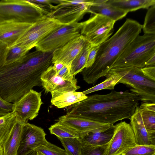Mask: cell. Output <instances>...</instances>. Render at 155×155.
Instances as JSON below:
<instances>
[{"mask_svg": "<svg viewBox=\"0 0 155 155\" xmlns=\"http://www.w3.org/2000/svg\"><path fill=\"white\" fill-rule=\"evenodd\" d=\"M93 46L87 41L82 49L72 61L70 71L74 77L85 68L89 53Z\"/></svg>", "mask_w": 155, "mask_h": 155, "instance_id": "25", "label": "cell"}, {"mask_svg": "<svg viewBox=\"0 0 155 155\" xmlns=\"http://www.w3.org/2000/svg\"><path fill=\"white\" fill-rule=\"evenodd\" d=\"M68 155H82V145L79 138H58Z\"/></svg>", "mask_w": 155, "mask_h": 155, "instance_id": "28", "label": "cell"}, {"mask_svg": "<svg viewBox=\"0 0 155 155\" xmlns=\"http://www.w3.org/2000/svg\"><path fill=\"white\" fill-rule=\"evenodd\" d=\"M29 3L45 16L49 17L53 11L54 6L51 0H28Z\"/></svg>", "mask_w": 155, "mask_h": 155, "instance_id": "33", "label": "cell"}, {"mask_svg": "<svg viewBox=\"0 0 155 155\" xmlns=\"http://www.w3.org/2000/svg\"><path fill=\"white\" fill-rule=\"evenodd\" d=\"M43 129L27 123L22 124L18 155H22L46 145L48 141Z\"/></svg>", "mask_w": 155, "mask_h": 155, "instance_id": "14", "label": "cell"}, {"mask_svg": "<svg viewBox=\"0 0 155 155\" xmlns=\"http://www.w3.org/2000/svg\"><path fill=\"white\" fill-rule=\"evenodd\" d=\"M88 96L82 92L70 91L60 94L51 98V104L58 108L69 107L86 99Z\"/></svg>", "mask_w": 155, "mask_h": 155, "instance_id": "22", "label": "cell"}, {"mask_svg": "<svg viewBox=\"0 0 155 155\" xmlns=\"http://www.w3.org/2000/svg\"><path fill=\"white\" fill-rule=\"evenodd\" d=\"M139 107L141 109L155 112V103L142 102Z\"/></svg>", "mask_w": 155, "mask_h": 155, "instance_id": "41", "label": "cell"}, {"mask_svg": "<svg viewBox=\"0 0 155 155\" xmlns=\"http://www.w3.org/2000/svg\"><path fill=\"white\" fill-rule=\"evenodd\" d=\"M140 109L142 120L146 130L150 134H155V112Z\"/></svg>", "mask_w": 155, "mask_h": 155, "instance_id": "32", "label": "cell"}, {"mask_svg": "<svg viewBox=\"0 0 155 155\" xmlns=\"http://www.w3.org/2000/svg\"><path fill=\"white\" fill-rule=\"evenodd\" d=\"M70 65H64L57 73L58 75L65 81H72L75 79L71 73Z\"/></svg>", "mask_w": 155, "mask_h": 155, "instance_id": "36", "label": "cell"}, {"mask_svg": "<svg viewBox=\"0 0 155 155\" xmlns=\"http://www.w3.org/2000/svg\"><path fill=\"white\" fill-rule=\"evenodd\" d=\"M22 124L17 121L10 136L2 146L3 155H18Z\"/></svg>", "mask_w": 155, "mask_h": 155, "instance_id": "23", "label": "cell"}, {"mask_svg": "<svg viewBox=\"0 0 155 155\" xmlns=\"http://www.w3.org/2000/svg\"><path fill=\"white\" fill-rule=\"evenodd\" d=\"M155 66V55L150 58L146 62L145 67Z\"/></svg>", "mask_w": 155, "mask_h": 155, "instance_id": "42", "label": "cell"}, {"mask_svg": "<svg viewBox=\"0 0 155 155\" xmlns=\"http://www.w3.org/2000/svg\"><path fill=\"white\" fill-rule=\"evenodd\" d=\"M142 29V25L138 22L127 19L114 35L99 45L94 64L81 72L84 80L88 84H94L105 76Z\"/></svg>", "mask_w": 155, "mask_h": 155, "instance_id": "3", "label": "cell"}, {"mask_svg": "<svg viewBox=\"0 0 155 155\" xmlns=\"http://www.w3.org/2000/svg\"><path fill=\"white\" fill-rule=\"evenodd\" d=\"M81 22L63 25L40 41L35 46L36 50L54 51L81 35Z\"/></svg>", "mask_w": 155, "mask_h": 155, "instance_id": "10", "label": "cell"}, {"mask_svg": "<svg viewBox=\"0 0 155 155\" xmlns=\"http://www.w3.org/2000/svg\"><path fill=\"white\" fill-rule=\"evenodd\" d=\"M29 50L22 46H12L8 49L5 64H10L20 60L27 54Z\"/></svg>", "mask_w": 155, "mask_h": 155, "instance_id": "29", "label": "cell"}, {"mask_svg": "<svg viewBox=\"0 0 155 155\" xmlns=\"http://www.w3.org/2000/svg\"><path fill=\"white\" fill-rule=\"evenodd\" d=\"M33 24L14 22L0 23V42L12 46Z\"/></svg>", "mask_w": 155, "mask_h": 155, "instance_id": "17", "label": "cell"}, {"mask_svg": "<svg viewBox=\"0 0 155 155\" xmlns=\"http://www.w3.org/2000/svg\"><path fill=\"white\" fill-rule=\"evenodd\" d=\"M53 51L36 50L0 67V96L14 103L35 86H42L41 76L52 64Z\"/></svg>", "mask_w": 155, "mask_h": 155, "instance_id": "1", "label": "cell"}, {"mask_svg": "<svg viewBox=\"0 0 155 155\" xmlns=\"http://www.w3.org/2000/svg\"><path fill=\"white\" fill-rule=\"evenodd\" d=\"M51 134L56 136L58 138H80V135L75 131L57 122L48 128Z\"/></svg>", "mask_w": 155, "mask_h": 155, "instance_id": "27", "label": "cell"}, {"mask_svg": "<svg viewBox=\"0 0 155 155\" xmlns=\"http://www.w3.org/2000/svg\"></svg>", "mask_w": 155, "mask_h": 155, "instance_id": "48", "label": "cell"}, {"mask_svg": "<svg viewBox=\"0 0 155 155\" xmlns=\"http://www.w3.org/2000/svg\"><path fill=\"white\" fill-rule=\"evenodd\" d=\"M45 155H67L65 150L49 142L36 149Z\"/></svg>", "mask_w": 155, "mask_h": 155, "instance_id": "34", "label": "cell"}, {"mask_svg": "<svg viewBox=\"0 0 155 155\" xmlns=\"http://www.w3.org/2000/svg\"><path fill=\"white\" fill-rule=\"evenodd\" d=\"M107 2L115 8L128 13L141 8L148 9L155 5V0H107Z\"/></svg>", "mask_w": 155, "mask_h": 155, "instance_id": "21", "label": "cell"}, {"mask_svg": "<svg viewBox=\"0 0 155 155\" xmlns=\"http://www.w3.org/2000/svg\"><path fill=\"white\" fill-rule=\"evenodd\" d=\"M114 127L113 136L103 155H122L137 145L130 124L121 121L114 125Z\"/></svg>", "mask_w": 155, "mask_h": 155, "instance_id": "11", "label": "cell"}, {"mask_svg": "<svg viewBox=\"0 0 155 155\" xmlns=\"http://www.w3.org/2000/svg\"><path fill=\"white\" fill-rule=\"evenodd\" d=\"M107 0H93L90 12L106 16L115 22L125 17L128 12L115 8L107 2Z\"/></svg>", "mask_w": 155, "mask_h": 155, "instance_id": "19", "label": "cell"}, {"mask_svg": "<svg viewBox=\"0 0 155 155\" xmlns=\"http://www.w3.org/2000/svg\"><path fill=\"white\" fill-rule=\"evenodd\" d=\"M93 0H51V3L58 4L54 6V10L49 17L53 18L63 25H68L78 21L87 12Z\"/></svg>", "mask_w": 155, "mask_h": 155, "instance_id": "8", "label": "cell"}, {"mask_svg": "<svg viewBox=\"0 0 155 155\" xmlns=\"http://www.w3.org/2000/svg\"><path fill=\"white\" fill-rule=\"evenodd\" d=\"M141 98L138 94L128 91L94 94L68 107L66 114L114 125L118 121L130 119Z\"/></svg>", "mask_w": 155, "mask_h": 155, "instance_id": "2", "label": "cell"}, {"mask_svg": "<svg viewBox=\"0 0 155 155\" xmlns=\"http://www.w3.org/2000/svg\"><path fill=\"white\" fill-rule=\"evenodd\" d=\"M105 77L106 78L103 82L82 92L86 95L101 90H113L120 79V76L117 73L111 70Z\"/></svg>", "mask_w": 155, "mask_h": 155, "instance_id": "26", "label": "cell"}, {"mask_svg": "<svg viewBox=\"0 0 155 155\" xmlns=\"http://www.w3.org/2000/svg\"><path fill=\"white\" fill-rule=\"evenodd\" d=\"M86 41L84 37L81 34L56 49L53 52L52 64L61 63L65 65H70L73 60L82 49Z\"/></svg>", "mask_w": 155, "mask_h": 155, "instance_id": "16", "label": "cell"}, {"mask_svg": "<svg viewBox=\"0 0 155 155\" xmlns=\"http://www.w3.org/2000/svg\"><path fill=\"white\" fill-rule=\"evenodd\" d=\"M55 120L75 131L80 137L90 132L105 130L114 125L99 123L76 115L66 114L59 117Z\"/></svg>", "mask_w": 155, "mask_h": 155, "instance_id": "15", "label": "cell"}, {"mask_svg": "<svg viewBox=\"0 0 155 155\" xmlns=\"http://www.w3.org/2000/svg\"><path fill=\"white\" fill-rule=\"evenodd\" d=\"M8 49L7 45L0 42V67L5 64Z\"/></svg>", "mask_w": 155, "mask_h": 155, "instance_id": "39", "label": "cell"}, {"mask_svg": "<svg viewBox=\"0 0 155 155\" xmlns=\"http://www.w3.org/2000/svg\"><path fill=\"white\" fill-rule=\"evenodd\" d=\"M62 25L57 20L44 15L34 23L12 46H22L30 50L35 47L40 41Z\"/></svg>", "mask_w": 155, "mask_h": 155, "instance_id": "9", "label": "cell"}, {"mask_svg": "<svg viewBox=\"0 0 155 155\" xmlns=\"http://www.w3.org/2000/svg\"><path fill=\"white\" fill-rule=\"evenodd\" d=\"M0 155H3V149L2 146L0 144Z\"/></svg>", "mask_w": 155, "mask_h": 155, "instance_id": "45", "label": "cell"}, {"mask_svg": "<svg viewBox=\"0 0 155 155\" xmlns=\"http://www.w3.org/2000/svg\"><path fill=\"white\" fill-rule=\"evenodd\" d=\"M114 126L105 130L90 132L81 136L79 139L82 145L99 146L107 144L113 135Z\"/></svg>", "mask_w": 155, "mask_h": 155, "instance_id": "20", "label": "cell"}, {"mask_svg": "<svg viewBox=\"0 0 155 155\" xmlns=\"http://www.w3.org/2000/svg\"><path fill=\"white\" fill-rule=\"evenodd\" d=\"M36 155H45L40 152L36 150Z\"/></svg>", "mask_w": 155, "mask_h": 155, "instance_id": "46", "label": "cell"}, {"mask_svg": "<svg viewBox=\"0 0 155 155\" xmlns=\"http://www.w3.org/2000/svg\"><path fill=\"white\" fill-rule=\"evenodd\" d=\"M41 92L31 89L13 104V111L17 121L22 124L32 120L38 115L41 105Z\"/></svg>", "mask_w": 155, "mask_h": 155, "instance_id": "12", "label": "cell"}, {"mask_svg": "<svg viewBox=\"0 0 155 155\" xmlns=\"http://www.w3.org/2000/svg\"><path fill=\"white\" fill-rule=\"evenodd\" d=\"M13 104L5 101L0 96V110L6 113L12 111Z\"/></svg>", "mask_w": 155, "mask_h": 155, "instance_id": "40", "label": "cell"}, {"mask_svg": "<svg viewBox=\"0 0 155 155\" xmlns=\"http://www.w3.org/2000/svg\"><path fill=\"white\" fill-rule=\"evenodd\" d=\"M41 79L42 86L45 93L50 92L51 98L63 93L76 91L80 88L77 84V79L71 81L64 80L58 75L53 65L43 73Z\"/></svg>", "mask_w": 155, "mask_h": 155, "instance_id": "13", "label": "cell"}, {"mask_svg": "<svg viewBox=\"0 0 155 155\" xmlns=\"http://www.w3.org/2000/svg\"><path fill=\"white\" fill-rule=\"evenodd\" d=\"M44 16L28 0L0 1V23L7 22L33 24Z\"/></svg>", "mask_w": 155, "mask_h": 155, "instance_id": "6", "label": "cell"}, {"mask_svg": "<svg viewBox=\"0 0 155 155\" xmlns=\"http://www.w3.org/2000/svg\"><path fill=\"white\" fill-rule=\"evenodd\" d=\"M36 150H31L22 155H36Z\"/></svg>", "mask_w": 155, "mask_h": 155, "instance_id": "44", "label": "cell"}, {"mask_svg": "<svg viewBox=\"0 0 155 155\" xmlns=\"http://www.w3.org/2000/svg\"><path fill=\"white\" fill-rule=\"evenodd\" d=\"M17 122L14 111L0 117V144L2 146L10 136Z\"/></svg>", "mask_w": 155, "mask_h": 155, "instance_id": "24", "label": "cell"}, {"mask_svg": "<svg viewBox=\"0 0 155 155\" xmlns=\"http://www.w3.org/2000/svg\"><path fill=\"white\" fill-rule=\"evenodd\" d=\"M4 114L3 113H2V112H0V117L3 115H4Z\"/></svg>", "mask_w": 155, "mask_h": 155, "instance_id": "47", "label": "cell"}, {"mask_svg": "<svg viewBox=\"0 0 155 155\" xmlns=\"http://www.w3.org/2000/svg\"><path fill=\"white\" fill-rule=\"evenodd\" d=\"M115 21L99 14H94L81 22V34L93 47L98 46L109 38Z\"/></svg>", "mask_w": 155, "mask_h": 155, "instance_id": "7", "label": "cell"}, {"mask_svg": "<svg viewBox=\"0 0 155 155\" xmlns=\"http://www.w3.org/2000/svg\"><path fill=\"white\" fill-rule=\"evenodd\" d=\"M61 63H57L54 64L53 68L57 73H58L64 66Z\"/></svg>", "mask_w": 155, "mask_h": 155, "instance_id": "43", "label": "cell"}, {"mask_svg": "<svg viewBox=\"0 0 155 155\" xmlns=\"http://www.w3.org/2000/svg\"><path fill=\"white\" fill-rule=\"evenodd\" d=\"M155 55V35H138L113 65L111 69L134 67L142 68Z\"/></svg>", "mask_w": 155, "mask_h": 155, "instance_id": "4", "label": "cell"}, {"mask_svg": "<svg viewBox=\"0 0 155 155\" xmlns=\"http://www.w3.org/2000/svg\"><path fill=\"white\" fill-rule=\"evenodd\" d=\"M120 77L118 84L127 85L131 91L138 94L143 102L155 103V81L146 77L141 68L134 67L111 69Z\"/></svg>", "mask_w": 155, "mask_h": 155, "instance_id": "5", "label": "cell"}, {"mask_svg": "<svg viewBox=\"0 0 155 155\" xmlns=\"http://www.w3.org/2000/svg\"><path fill=\"white\" fill-rule=\"evenodd\" d=\"M142 29L144 34L155 35V5L148 9Z\"/></svg>", "mask_w": 155, "mask_h": 155, "instance_id": "30", "label": "cell"}, {"mask_svg": "<svg viewBox=\"0 0 155 155\" xmlns=\"http://www.w3.org/2000/svg\"><path fill=\"white\" fill-rule=\"evenodd\" d=\"M107 145L99 146L82 145V155H103Z\"/></svg>", "mask_w": 155, "mask_h": 155, "instance_id": "35", "label": "cell"}, {"mask_svg": "<svg viewBox=\"0 0 155 155\" xmlns=\"http://www.w3.org/2000/svg\"><path fill=\"white\" fill-rule=\"evenodd\" d=\"M141 70L146 77L155 81V66L145 67L141 68Z\"/></svg>", "mask_w": 155, "mask_h": 155, "instance_id": "38", "label": "cell"}, {"mask_svg": "<svg viewBox=\"0 0 155 155\" xmlns=\"http://www.w3.org/2000/svg\"><path fill=\"white\" fill-rule=\"evenodd\" d=\"M99 45L93 47L90 50L87 57L85 68L91 67L94 62Z\"/></svg>", "mask_w": 155, "mask_h": 155, "instance_id": "37", "label": "cell"}, {"mask_svg": "<svg viewBox=\"0 0 155 155\" xmlns=\"http://www.w3.org/2000/svg\"><path fill=\"white\" fill-rule=\"evenodd\" d=\"M130 120L137 144L155 145V134H150L146 130L139 106L136 107Z\"/></svg>", "mask_w": 155, "mask_h": 155, "instance_id": "18", "label": "cell"}, {"mask_svg": "<svg viewBox=\"0 0 155 155\" xmlns=\"http://www.w3.org/2000/svg\"><path fill=\"white\" fill-rule=\"evenodd\" d=\"M122 155H155V145H137Z\"/></svg>", "mask_w": 155, "mask_h": 155, "instance_id": "31", "label": "cell"}]
</instances>
